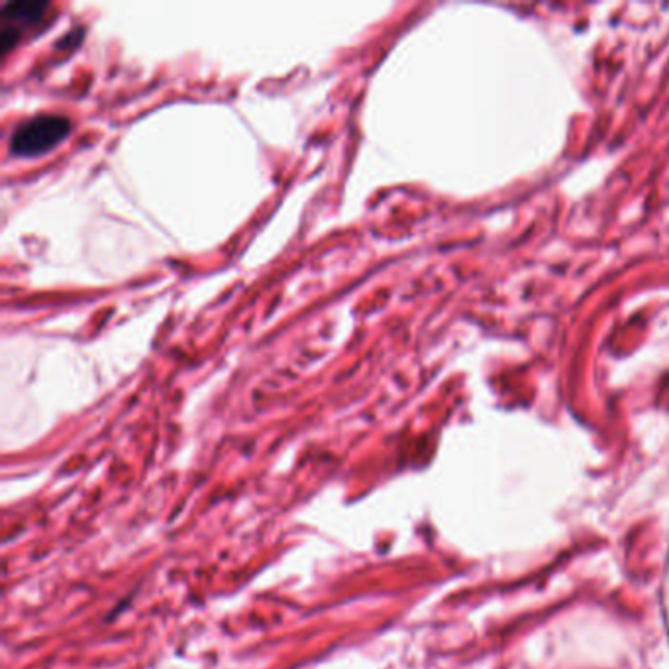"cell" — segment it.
<instances>
[{
  "instance_id": "6da1fadb",
  "label": "cell",
  "mask_w": 669,
  "mask_h": 669,
  "mask_svg": "<svg viewBox=\"0 0 669 669\" xmlns=\"http://www.w3.org/2000/svg\"><path fill=\"white\" fill-rule=\"evenodd\" d=\"M70 119L60 114H38L14 128L9 148L12 156L38 158L58 148L70 136Z\"/></svg>"
},
{
  "instance_id": "7a4b0ae2",
  "label": "cell",
  "mask_w": 669,
  "mask_h": 669,
  "mask_svg": "<svg viewBox=\"0 0 669 669\" xmlns=\"http://www.w3.org/2000/svg\"><path fill=\"white\" fill-rule=\"evenodd\" d=\"M48 0H11L0 12V48L2 55L14 50L22 40L40 30L51 16Z\"/></svg>"
}]
</instances>
